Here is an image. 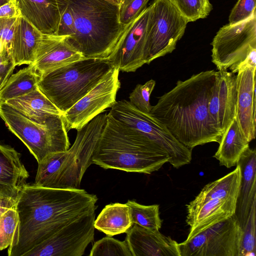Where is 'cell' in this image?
Returning <instances> with one entry per match:
<instances>
[{
    "label": "cell",
    "mask_w": 256,
    "mask_h": 256,
    "mask_svg": "<svg viewBox=\"0 0 256 256\" xmlns=\"http://www.w3.org/2000/svg\"><path fill=\"white\" fill-rule=\"evenodd\" d=\"M96 195L78 189L26 184L17 200L18 223L8 256H24L66 225L96 212Z\"/></svg>",
    "instance_id": "cell-1"
},
{
    "label": "cell",
    "mask_w": 256,
    "mask_h": 256,
    "mask_svg": "<svg viewBox=\"0 0 256 256\" xmlns=\"http://www.w3.org/2000/svg\"><path fill=\"white\" fill-rule=\"evenodd\" d=\"M216 71L194 74L159 98L150 114L163 124L186 148L220 143L222 132L213 123L208 104Z\"/></svg>",
    "instance_id": "cell-2"
},
{
    "label": "cell",
    "mask_w": 256,
    "mask_h": 256,
    "mask_svg": "<svg viewBox=\"0 0 256 256\" xmlns=\"http://www.w3.org/2000/svg\"><path fill=\"white\" fill-rule=\"evenodd\" d=\"M60 20L56 35L86 58L110 60L126 26L119 20V6L104 0H56Z\"/></svg>",
    "instance_id": "cell-3"
},
{
    "label": "cell",
    "mask_w": 256,
    "mask_h": 256,
    "mask_svg": "<svg viewBox=\"0 0 256 256\" xmlns=\"http://www.w3.org/2000/svg\"><path fill=\"white\" fill-rule=\"evenodd\" d=\"M170 160L158 146L130 134L108 114L92 162L104 169L150 174Z\"/></svg>",
    "instance_id": "cell-4"
},
{
    "label": "cell",
    "mask_w": 256,
    "mask_h": 256,
    "mask_svg": "<svg viewBox=\"0 0 256 256\" xmlns=\"http://www.w3.org/2000/svg\"><path fill=\"white\" fill-rule=\"evenodd\" d=\"M100 114L77 130L72 146L67 150L51 154L38 164L34 185L61 189H78L106 122Z\"/></svg>",
    "instance_id": "cell-5"
},
{
    "label": "cell",
    "mask_w": 256,
    "mask_h": 256,
    "mask_svg": "<svg viewBox=\"0 0 256 256\" xmlns=\"http://www.w3.org/2000/svg\"><path fill=\"white\" fill-rule=\"evenodd\" d=\"M113 67L109 60L84 58L42 75L38 88L64 114Z\"/></svg>",
    "instance_id": "cell-6"
},
{
    "label": "cell",
    "mask_w": 256,
    "mask_h": 256,
    "mask_svg": "<svg viewBox=\"0 0 256 256\" xmlns=\"http://www.w3.org/2000/svg\"><path fill=\"white\" fill-rule=\"evenodd\" d=\"M241 172L239 166L224 176L206 184L186 205L188 241L211 226L235 214Z\"/></svg>",
    "instance_id": "cell-7"
},
{
    "label": "cell",
    "mask_w": 256,
    "mask_h": 256,
    "mask_svg": "<svg viewBox=\"0 0 256 256\" xmlns=\"http://www.w3.org/2000/svg\"><path fill=\"white\" fill-rule=\"evenodd\" d=\"M0 117L9 130L26 145L38 164L51 154L70 148L62 115H54L44 122H37L6 102H0Z\"/></svg>",
    "instance_id": "cell-8"
},
{
    "label": "cell",
    "mask_w": 256,
    "mask_h": 256,
    "mask_svg": "<svg viewBox=\"0 0 256 256\" xmlns=\"http://www.w3.org/2000/svg\"><path fill=\"white\" fill-rule=\"evenodd\" d=\"M108 114L131 133L155 144L170 157V164L175 168L189 164L192 150L178 140L166 127L150 114L144 113L129 101L116 102Z\"/></svg>",
    "instance_id": "cell-9"
},
{
    "label": "cell",
    "mask_w": 256,
    "mask_h": 256,
    "mask_svg": "<svg viewBox=\"0 0 256 256\" xmlns=\"http://www.w3.org/2000/svg\"><path fill=\"white\" fill-rule=\"evenodd\" d=\"M147 26V63L171 53L183 36L188 23L168 0H154Z\"/></svg>",
    "instance_id": "cell-10"
},
{
    "label": "cell",
    "mask_w": 256,
    "mask_h": 256,
    "mask_svg": "<svg viewBox=\"0 0 256 256\" xmlns=\"http://www.w3.org/2000/svg\"><path fill=\"white\" fill-rule=\"evenodd\" d=\"M211 44L212 61L218 70H231L256 49V13L248 19L220 28Z\"/></svg>",
    "instance_id": "cell-11"
},
{
    "label": "cell",
    "mask_w": 256,
    "mask_h": 256,
    "mask_svg": "<svg viewBox=\"0 0 256 256\" xmlns=\"http://www.w3.org/2000/svg\"><path fill=\"white\" fill-rule=\"evenodd\" d=\"M242 228L235 214L178 243L180 256H238Z\"/></svg>",
    "instance_id": "cell-12"
},
{
    "label": "cell",
    "mask_w": 256,
    "mask_h": 256,
    "mask_svg": "<svg viewBox=\"0 0 256 256\" xmlns=\"http://www.w3.org/2000/svg\"><path fill=\"white\" fill-rule=\"evenodd\" d=\"M95 218L96 212L66 225L24 256H82L94 241Z\"/></svg>",
    "instance_id": "cell-13"
},
{
    "label": "cell",
    "mask_w": 256,
    "mask_h": 256,
    "mask_svg": "<svg viewBox=\"0 0 256 256\" xmlns=\"http://www.w3.org/2000/svg\"><path fill=\"white\" fill-rule=\"evenodd\" d=\"M119 72L114 66L96 86L64 113L67 132L81 128L116 102V95L120 86Z\"/></svg>",
    "instance_id": "cell-14"
},
{
    "label": "cell",
    "mask_w": 256,
    "mask_h": 256,
    "mask_svg": "<svg viewBox=\"0 0 256 256\" xmlns=\"http://www.w3.org/2000/svg\"><path fill=\"white\" fill-rule=\"evenodd\" d=\"M150 5L129 24L109 60L120 71L134 72L147 63L146 38Z\"/></svg>",
    "instance_id": "cell-15"
},
{
    "label": "cell",
    "mask_w": 256,
    "mask_h": 256,
    "mask_svg": "<svg viewBox=\"0 0 256 256\" xmlns=\"http://www.w3.org/2000/svg\"><path fill=\"white\" fill-rule=\"evenodd\" d=\"M236 75L227 70L216 71L208 104L212 120L222 134L236 117Z\"/></svg>",
    "instance_id": "cell-16"
},
{
    "label": "cell",
    "mask_w": 256,
    "mask_h": 256,
    "mask_svg": "<svg viewBox=\"0 0 256 256\" xmlns=\"http://www.w3.org/2000/svg\"><path fill=\"white\" fill-rule=\"evenodd\" d=\"M84 58L80 52L67 42L66 36L42 34L32 64L40 76Z\"/></svg>",
    "instance_id": "cell-17"
},
{
    "label": "cell",
    "mask_w": 256,
    "mask_h": 256,
    "mask_svg": "<svg viewBox=\"0 0 256 256\" xmlns=\"http://www.w3.org/2000/svg\"><path fill=\"white\" fill-rule=\"evenodd\" d=\"M126 234L132 256H180L178 243L159 230L134 224Z\"/></svg>",
    "instance_id": "cell-18"
},
{
    "label": "cell",
    "mask_w": 256,
    "mask_h": 256,
    "mask_svg": "<svg viewBox=\"0 0 256 256\" xmlns=\"http://www.w3.org/2000/svg\"><path fill=\"white\" fill-rule=\"evenodd\" d=\"M256 70L248 68L236 74V118L250 142L256 137Z\"/></svg>",
    "instance_id": "cell-19"
},
{
    "label": "cell",
    "mask_w": 256,
    "mask_h": 256,
    "mask_svg": "<svg viewBox=\"0 0 256 256\" xmlns=\"http://www.w3.org/2000/svg\"><path fill=\"white\" fill-rule=\"evenodd\" d=\"M28 176L20 154L10 146L0 144V196L17 198Z\"/></svg>",
    "instance_id": "cell-20"
},
{
    "label": "cell",
    "mask_w": 256,
    "mask_h": 256,
    "mask_svg": "<svg viewBox=\"0 0 256 256\" xmlns=\"http://www.w3.org/2000/svg\"><path fill=\"white\" fill-rule=\"evenodd\" d=\"M241 179L235 215L242 228L244 226L251 206L256 200V151L248 148L237 163Z\"/></svg>",
    "instance_id": "cell-21"
},
{
    "label": "cell",
    "mask_w": 256,
    "mask_h": 256,
    "mask_svg": "<svg viewBox=\"0 0 256 256\" xmlns=\"http://www.w3.org/2000/svg\"><path fill=\"white\" fill-rule=\"evenodd\" d=\"M16 0L21 16L42 34H56L60 20L56 0Z\"/></svg>",
    "instance_id": "cell-22"
},
{
    "label": "cell",
    "mask_w": 256,
    "mask_h": 256,
    "mask_svg": "<svg viewBox=\"0 0 256 256\" xmlns=\"http://www.w3.org/2000/svg\"><path fill=\"white\" fill-rule=\"evenodd\" d=\"M42 35L24 18H19L12 43V56L16 66L34 62Z\"/></svg>",
    "instance_id": "cell-23"
},
{
    "label": "cell",
    "mask_w": 256,
    "mask_h": 256,
    "mask_svg": "<svg viewBox=\"0 0 256 256\" xmlns=\"http://www.w3.org/2000/svg\"><path fill=\"white\" fill-rule=\"evenodd\" d=\"M5 102L24 116L37 122H44L54 115L63 114L38 88Z\"/></svg>",
    "instance_id": "cell-24"
},
{
    "label": "cell",
    "mask_w": 256,
    "mask_h": 256,
    "mask_svg": "<svg viewBox=\"0 0 256 256\" xmlns=\"http://www.w3.org/2000/svg\"><path fill=\"white\" fill-rule=\"evenodd\" d=\"M249 143L236 117L223 133L213 157L218 160L220 166L227 168L236 166L242 154L249 147Z\"/></svg>",
    "instance_id": "cell-25"
},
{
    "label": "cell",
    "mask_w": 256,
    "mask_h": 256,
    "mask_svg": "<svg viewBox=\"0 0 256 256\" xmlns=\"http://www.w3.org/2000/svg\"><path fill=\"white\" fill-rule=\"evenodd\" d=\"M133 225L130 209L126 204L106 205L94 220V228L112 236L126 233Z\"/></svg>",
    "instance_id": "cell-26"
},
{
    "label": "cell",
    "mask_w": 256,
    "mask_h": 256,
    "mask_svg": "<svg viewBox=\"0 0 256 256\" xmlns=\"http://www.w3.org/2000/svg\"><path fill=\"white\" fill-rule=\"evenodd\" d=\"M39 78L32 64L12 74L0 90V102L18 98L38 88Z\"/></svg>",
    "instance_id": "cell-27"
},
{
    "label": "cell",
    "mask_w": 256,
    "mask_h": 256,
    "mask_svg": "<svg viewBox=\"0 0 256 256\" xmlns=\"http://www.w3.org/2000/svg\"><path fill=\"white\" fill-rule=\"evenodd\" d=\"M126 204L130 208L133 224L151 230H160L162 221L158 204L146 206L134 200H128Z\"/></svg>",
    "instance_id": "cell-28"
},
{
    "label": "cell",
    "mask_w": 256,
    "mask_h": 256,
    "mask_svg": "<svg viewBox=\"0 0 256 256\" xmlns=\"http://www.w3.org/2000/svg\"><path fill=\"white\" fill-rule=\"evenodd\" d=\"M188 22L207 17L212 9L209 0H168Z\"/></svg>",
    "instance_id": "cell-29"
},
{
    "label": "cell",
    "mask_w": 256,
    "mask_h": 256,
    "mask_svg": "<svg viewBox=\"0 0 256 256\" xmlns=\"http://www.w3.org/2000/svg\"><path fill=\"white\" fill-rule=\"evenodd\" d=\"M89 255L132 256L126 240L120 241L108 236L94 243Z\"/></svg>",
    "instance_id": "cell-30"
},
{
    "label": "cell",
    "mask_w": 256,
    "mask_h": 256,
    "mask_svg": "<svg viewBox=\"0 0 256 256\" xmlns=\"http://www.w3.org/2000/svg\"><path fill=\"white\" fill-rule=\"evenodd\" d=\"M256 200L251 206L244 226L238 256H255L256 252Z\"/></svg>",
    "instance_id": "cell-31"
},
{
    "label": "cell",
    "mask_w": 256,
    "mask_h": 256,
    "mask_svg": "<svg viewBox=\"0 0 256 256\" xmlns=\"http://www.w3.org/2000/svg\"><path fill=\"white\" fill-rule=\"evenodd\" d=\"M16 206L8 210L0 216V250L12 244L18 223Z\"/></svg>",
    "instance_id": "cell-32"
},
{
    "label": "cell",
    "mask_w": 256,
    "mask_h": 256,
    "mask_svg": "<svg viewBox=\"0 0 256 256\" xmlns=\"http://www.w3.org/2000/svg\"><path fill=\"white\" fill-rule=\"evenodd\" d=\"M155 85L156 81L152 79L144 84H137L130 94V102L140 111L150 114L152 108L150 98Z\"/></svg>",
    "instance_id": "cell-33"
},
{
    "label": "cell",
    "mask_w": 256,
    "mask_h": 256,
    "mask_svg": "<svg viewBox=\"0 0 256 256\" xmlns=\"http://www.w3.org/2000/svg\"><path fill=\"white\" fill-rule=\"evenodd\" d=\"M150 0H122L118 16L121 24L126 26L136 18L147 7Z\"/></svg>",
    "instance_id": "cell-34"
},
{
    "label": "cell",
    "mask_w": 256,
    "mask_h": 256,
    "mask_svg": "<svg viewBox=\"0 0 256 256\" xmlns=\"http://www.w3.org/2000/svg\"><path fill=\"white\" fill-rule=\"evenodd\" d=\"M256 0H238L231 11L229 24H234L244 22L256 13Z\"/></svg>",
    "instance_id": "cell-35"
},
{
    "label": "cell",
    "mask_w": 256,
    "mask_h": 256,
    "mask_svg": "<svg viewBox=\"0 0 256 256\" xmlns=\"http://www.w3.org/2000/svg\"><path fill=\"white\" fill-rule=\"evenodd\" d=\"M20 18H0V41L11 55L12 40Z\"/></svg>",
    "instance_id": "cell-36"
},
{
    "label": "cell",
    "mask_w": 256,
    "mask_h": 256,
    "mask_svg": "<svg viewBox=\"0 0 256 256\" xmlns=\"http://www.w3.org/2000/svg\"><path fill=\"white\" fill-rule=\"evenodd\" d=\"M16 66L12 55L4 48L0 52V90L12 74Z\"/></svg>",
    "instance_id": "cell-37"
},
{
    "label": "cell",
    "mask_w": 256,
    "mask_h": 256,
    "mask_svg": "<svg viewBox=\"0 0 256 256\" xmlns=\"http://www.w3.org/2000/svg\"><path fill=\"white\" fill-rule=\"evenodd\" d=\"M21 13L16 0H8L0 6V18H17Z\"/></svg>",
    "instance_id": "cell-38"
},
{
    "label": "cell",
    "mask_w": 256,
    "mask_h": 256,
    "mask_svg": "<svg viewBox=\"0 0 256 256\" xmlns=\"http://www.w3.org/2000/svg\"><path fill=\"white\" fill-rule=\"evenodd\" d=\"M248 68L256 69V49L251 51L244 61L230 70L236 74Z\"/></svg>",
    "instance_id": "cell-39"
},
{
    "label": "cell",
    "mask_w": 256,
    "mask_h": 256,
    "mask_svg": "<svg viewBox=\"0 0 256 256\" xmlns=\"http://www.w3.org/2000/svg\"><path fill=\"white\" fill-rule=\"evenodd\" d=\"M17 198L0 196V216L8 210L16 206Z\"/></svg>",
    "instance_id": "cell-40"
},
{
    "label": "cell",
    "mask_w": 256,
    "mask_h": 256,
    "mask_svg": "<svg viewBox=\"0 0 256 256\" xmlns=\"http://www.w3.org/2000/svg\"><path fill=\"white\" fill-rule=\"evenodd\" d=\"M106 0L107 2H111L112 4H116L118 6H120V4L121 2V1H122V0Z\"/></svg>",
    "instance_id": "cell-41"
},
{
    "label": "cell",
    "mask_w": 256,
    "mask_h": 256,
    "mask_svg": "<svg viewBox=\"0 0 256 256\" xmlns=\"http://www.w3.org/2000/svg\"><path fill=\"white\" fill-rule=\"evenodd\" d=\"M4 47L2 44V42L0 41V52H2L4 49Z\"/></svg>",
    "instance_id": "cell-42"
},
{
    "label": "cell",
    "mask_w": 256,
    "mask_h": 256,
    "mask_svg": "<svg viewBox=\"0 0 256 256\" xmlns=\"http://www.w3.org/2000/svg\"><path fill=\"white\" fill-rule=\"evenodd\" d=\"M8 0H0V6L6 2Z\"/></svg>",
    "instance_id": "cell-43"
}]
</instances>
